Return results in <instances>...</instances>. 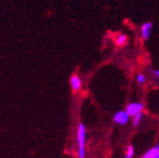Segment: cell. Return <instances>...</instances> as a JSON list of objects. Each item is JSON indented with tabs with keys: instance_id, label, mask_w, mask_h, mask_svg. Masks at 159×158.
Masks as SVG:
<instances>
[{
	"instance_id": "obj_2",
	"label": "cell",
	"mask_w": 159,
	"mask_h": 158,
	"mask_svg": "<svg viewBox=\"0 0 159 158\" xmlns=\"http://www.w3.org/2000/svg\"><path fill=\"white\" fill-rule=\"evenodd\" d=\"M153 23L152 21H145L140 27V38L143 41H148L152 36Z\"/></svg>"
},
{
	"instance_id": "obj_5",
	"label": "cell",
	"mask_w": 159,
	"mask_h": 158,
	"mask_svg": "<svg viewBox=\"0 0 159 158\" xmlns=\"http://www.w3.org/2000/svg\"><path fill=\"white\" fill-rule=\"evenodd\" d=\"M70 84H71V88L73 91L77 92L82 88V80L78 75H72L70 78Z\"/></svg>"
},
{
	"instance_id": "obj_8",
	"label": "cell",
	"mask_w": 159,
	"mask_h": 158,
	"mask_svg": "<svg viewBox=\"0 0 159 158\" xmlns=\"http://www.w3.org/2000/svg\"><path fill=\"white\" fill-rule=\"evenodd\" d=\"M142 117H143V114L142 113H140V114H138V115L133 116V120H133V125L135 126V127H137V126L140 124Z\"/></svg>"
},
{
	"instance_id": "obj_6",
	"label": "cell",
	"mask_w": 159,
	"mask_h": 158,
	"mask_svg": "<svg viewBox=\"0 0 159 158\" xmlns=\"http://www.w3.org/2000/svg\"><path fill=\"white\" fill-rule=\"evenodd\" d=\"M127 41H128V37H127L125 34H123V33H119L117 36H116V45L117 46V47H122V46H124L126 43H127Z\"/></svg>"
},
{
	"instance_id": "obj_12",
	"label": "cell",
	"mask_w": 159,
	"mask_h": 158,
	"mask_svg": "<svg viewBox=\"0 0 159 158\" xmlns=\"http://www.w3.org/2000/svg\"><path fill=\"white\" fill-rule=\"evenodd\" d=\"M156 147H157V148L159 149V145H157V146H156Z\"/></svg>"
},
{
	"instance_id": "obj_9",
	"label": "cell",
	"mask_w": 159,
	"mask_h": 158,
	"mask_svg": "<svg viewBox=\"0 0 159 158\" xmlns=\"http://www.w3.org/2000/svg\"><path fill=\"white\" fill-rule=\"evenodd\" d=\"M134 152H135V149H134V147L132 145L128 146L127 147V151H126V154L124 156V158H132L134 156Z\"/></svg>"
},
{
	"instance_id": "obj_1",
	"label": "cell",
	"mask_w": 159,
	"mask_h": 158,
	"mask_svg": "<svg viewBox=\"0 0 159 158\" xmlns=\"http://www.w3.org/2000/svg\"><path fill=\"white\" fill-rule=\"evenodd\" d=\"M78 157L84 158L85 156V126L83 123L79 124L78 127Z\"/></svg>"
},
{
	"instance_id": "obj_4",
	"label": "cell",
	"mask_w": 159,
	"mask_h": 158,
	"mask_svg": "<svg viewBox=\"0 0 159 158\" xmlns=\"http://www.w3.org/2000/svg\"><path fill=\"white\" fill-rule=\"evenodd\" d=\"M144 110V105L140 102H135V103H130L128 106L126 107V112L130 115V116H134L140 113H142V111Z\"/></svg>"
},
{
	"instance_id": "obj_7",
	"label": "cell",
	"mask_w": 159,
	"mask_h": 158,
	"mask_svg": "<svg viewBox=\"0 0 159 158\" xmlns=\"http://www.w3.org/2000/svg\"><path fill=\"white\" fill-rule=\"evenodd\" d=\"M142 158H159V149L156 147L150 148Z\"/></svg>"
},
{
	"instance_id": "obj_11",
	"label": "cell",
	"mask_w": 159,
	"mask_h": 158,
	"mask_svg": "<svg viewBox=\"0 0 159 158\" xmlns=\"http://www.w3.org/2000/svg\"><path fill=\"white\" fill-rule=\"evenodd\" d=\"M150 73L152 74V76L155 79H159V70H157V69H150Z\"/></svg>"
},
{
	"instance_id": "obj_10",
	"label": "cell",
	"mask_w": 159,
	"mask_h": 158,
	"mask_svg": "<svg viewBox=\"0 0 159 158\" xmlns=\"http://www.w3.org/2000/svg\"><path fill=\"white\" fill-rule=\"evenodd\" d=\"M136 80H137L138 84H145V82H146V76L144 74H138L137 77H136Z\"/></svg>"
},
{
	"instance_id": "obj_3",
	"label": "cell",
	"mask_w": 159,
	"mask_h": 158,
	"mask_svg": "<svg viewBox=\"0 0 159 158\" xmlns=\"http://www.w3.org/2000/svg\"><path fill=\"white\" fill-rule=\"evenodd\" d=\"M114 120L117 124L124 125L130 120V115L126 111H119L114 115Z\"/></svg>"
}]
</instances>
